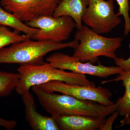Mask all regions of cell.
Here are the masks:
<instances>
[{
    "mask_svg": "<svg viewBox=\"0 0 130 130\" xmlns=\"http://www.w3.org/2000/svg\"><path fill=\"white\" fill-rule=\"evenodd\" d=\"M22 100L25 108V119L34 130H59L55 119L38 113L34 96L29 91L24 93Z\"/></svg>",
    "mask_w": 130,
    "mask_h": 130,
    "instance_id": "10",
    "label": "cell"
},
{
    "mask_svg": "<svg viewBox=\"0 0 130 130\" xmlns=\"http://www.w3.org/2000/svg\"><path fill=\"white\" fill-rule=\"evenodd\" d=\"M120 125L118 127H121L123 126L129 125H130V118L128 117H124V118L121 120L120 121Z\"/></svg>",
    "mask_w": 130,
    "mask_h": 130,
    "instance_id": "21",
    "label": "cell"
},
{
    "mask_svg": "<svg viewBox=\"0 0 130 130\" xmlns=\"http://www.w3.org/2000/svg\"><path fill=\"white\" fill-rule=\"evenodd\" d=\"M20 77L18 73L0 71V97L8 96L15 90Z\"/></svg>",
    "mask_w": 130,
    "mask_h": 130,
    "instance_id": "15",
    "label": "cell"
},
{
    "mask_svg": "<svg viewBox=\"0 0 130 130\" xmlns=\"http://www.w3.org/2000/svg\"><path fill=\"white\" fill-rule=\"evenodd\" d=\"M129 48L130 50V43ZM114 61L117 66L121 68L124 71H130V56L127 59L117 57L114 59Z\"/></svg>",
    "mask_w": 130,
    "mask_h": 130,
    "instance_id": "19",
    "label": "cell"
},
{
    "mask_svg": "<svg viewBox=\"0 0 130 130\" xmlns=\"http://www.w3.org/2000/svg\"><path fill=\"white\" fill-rule=\"evenodd\" d=\"M48 92H58L78 99L92 101L104 106L113 105L110 98L112 94L106 88L95 86L70 84L59 81H52L37 85Z\"/></svg>",
    "mask_w": 130,
    "mask_h": 130,
    "instance_id": "7",
    "label": "cell"
},
{
    "mask_svg": "<svg viewBox=\"0 0 130 130\" xmlns=\"http://www.w3.org/2000/svg\"><path fill=\"white\" fill-rule=\"evenodd\" d=\"M17 70L20 77L15 90L21 95L32 86L55 80L70 84L95 85L85 74L67 72L53 67L48 62L40 65H20Z\"/></svg>",
    "mask_w": 130,
    "mask_h": 130,
    "instance_id": "3",
    "label": "cell"
},
{
    "mask_svg": "<svg viewBox=\"0 0 130 130\" xmlns=\"http://www.w3.org/2000/svg\"><path fill=\"white\" fill-rule=\"evenodd\" d=\"M129 5H130V2L129 3Z\"/></svg>",
    "mask_w": 130,
    "mask_h": 130,
    "instance_id": "22",
    "label": "cell"
},
{
    "mask_svg": "<svg viewBox=\"0 0 130 130\" xmlns=\"http://www.w3.org/2000/svg\"><path fill=\"white\" fill-rule=\"evenodd\" d=\"M47 62L54 67L72 72L88 74L101 78L120 74L124 70L119 67H107L101 64L94 65L89 62H82L73 56L62 53H55L47 58Z\"/></svg>",
    "mask_w": 130,
    "mask_h": 130,
    "instance_id": "8",
    "label": "cell"
},
{
    "mask_svg": "<svg viewBox=\"0 0 130 130\" xmlns=\"http://www.w3.org/2000/svg\"><path fill=\"white\" fill-rule=\"evenodd\" d=\"M122 81L125 90L123 96L120 97L116 102L118 106L117 111L120 116L130 118V71H124L119 74L116 78L103 81L101 83L104 84L112 81Z\"/></svg>",
    "mask_w": 130,
    "mask_h": 130,
    "instance_id": "13",
    "label": "cell"
},
{
    "mask_svg": "<svg viewBox=\"0 0 130 130\" xmlns=\"http://www.w3.org/2000/svg\"><path fill=\"white\" fill-rule=\"evenodd\" d=\"M89 0H61L53 16H68L73 20L77 30L83 27V18L86 13Z\"/></svg>",
    "mask_w": 130,
    "mask_h": 130,
    "instance_id": "12",
    "label": "cell"
},
{
    "mask_svg": "<svg viewBox=\"0 0 130 130\" xmlns=\"http://www.w3.org/2000/svg\"><path fill=\"white\" fill-rule=\"evenodd\" d=\"M28 35H20L12 31L6 26L0 25V50L8 45L30 39Z\"/></svg>",
    "mask_w": 130,
    "mask_h": 130,
    "instance_id": "16",
    "label": "cell"
},
{
    "mask_svg": "<svg viewBox=\"0 0 130 130\" xmlns=\"http://www.w3.org/2000/svg\"><path fill=\"white\" fill-rule=\"evenodd\" d=\"M17 125V122L12 120L5 119L0 118V127H3L7 130L14 129Z\"/></svg>",
    "mask_w": 130,
    "mask_h": 130,
    "instance_id": "20",
    "label": "cell"
},
{
    "mask_svg": "<svg viewBox=\"0 0 130 130\" xmlns=\"http://www.w3.org/2000/svg\"><path fill=\"white\" fill-rule=\"evenodd\" d=\"M119 115L118 112L116 111L111 114L109 118L107 119L105 123L99 129V130H111L112 129L113 124L115 120Z\"/></svg>",
    "mask_w": 130,
    "mask_h": 130,
    "instance_id": "18",
    "label": "cell"
},
{
    "mask_svg": "<svg viewBox=\"0 0 130 130\" xmlns=\"http://www.w3.org/2000/svg\"><path fill=\"white\" fill-rule=\"evenodd\" d=\"M61 0H1L5 10L16 15L23 22L43 16L53 15Z\"/></svg>",
    "mask_w": 130,
    "mask_h": 130,
    "instance_id": "9",
    "label": "cell"
},
{
    "mask_svg": "<svg viewBox=\"0 0 130 130\" xmlns=\"http://www.w3.org/2000/svg\"><path fill=\"white\" fill-rule=\"evenodd\" d=\"M26 24L38 29L36 35L31 38L56 43L68 40L74 28H76L73 20L68 16H43Z\"/></svg>",
    "mask_w": 130,
    "mask_h": 130,
    "instance_id": "5",
    "label": "cell"
},
{
    "mask_svg": "<svg viewBox=\"0 0 130 130\" xmlns=\"http://www.w3.org/2000/svg\"><path fill=\"white\" fill-rule=\"evenodd\" d=\"M31 88L42 106L54 119L66 115L106 117L118 108L116 103L111 106H104L92 101L46 91L37 85Z\"/></svg>",
    "mask_w": 130,
    "mask_h": 130,
    "instance_id": "1",
    "label": "cell"
},
{
    "mask_svg": "<svg viewBox=\"0 0 130 130\" xmlns=\"http://www.w3.org/2000/svg\"><path fill=\"white\" fill-rule=\"evenodd\" d=\"M79 42L56 43L30 39L11 44L0 50V64L40 65L45 63V55L51 51L66 48H74Z\"/></svg>",
    "mask_w": 130,
    "mask_h": 130,
    "instance_id": "2",
    "label": "cell"
},
{
    "mask_svg": "<svg viewBox=\"0 0 130 130\" xmlns=\"http://www.w3.org/2000/svg\"><path fill=\"white\" fill-rule=\"evenodd\" d=\"M119 6L118 11L116 15H122L125 21L124 34L128 35L130 31V17L129 14V2L128 0H116Z\"/></svg>",
    "mask_w": 130,
    "mask_h": 130,
    "instance_id": "17",
    "label": "cell"
},
{
    "mask_svg": "<svg viewBox=\"0 0 130 130\" xmlns=\"http://www.w3.org/2000/svg\"><path fill=\"white\" fill-rule=\"evenodd\" d=\"M74 39L79 42L74 48V58L82 62L94 64L98 57L105 56L115 59L116 52L121 46L122 38H108L102 36L92 30L88 26L83 25L77 30Z\"/></svg>",
    "mask_w": 130,
    "mask_h": 130,
    "instance_id": "4",
    "label": "cell"
},
{
    "mask_svg": "<svg viewBox=\"0 0 130 130\" xmlns=\"http://www.w3.org/2000/svg\"><path fill=\"white\" fill-rule=\"evenodd\" d=\"M0 25L9 27L15 31L24 32L32 37L38 31L37 28L30 27L24 24L15 14L0 7Z\"/></svg>",
    "mask_w": 130,
    "mask_h": 130,
    "instance_id": "14",
    "label": "cell"
},
{
    "mask_svg": "<svg viewBox=\"0 0 130 130\" xmlns=\"http://www.w3.org/2000/svg\"><path fill=\"white\" fill-rule=\"evenodd\" d=\"M106 117L66 115L54 119L59 130H99Z\"/></svg>",
    "mask_w": 130,
    "mask_h": 130,
    "instance_id": "11",
    "label": "cell"
},
{
    "mask_svg": "<svg viewBox=\"0 0 130 130\" xmlns=\"http://www.w3.org/2000/svg\"><path fill=\"white\" fill-rule=\"evenodd\" d=\"M113 0H89V5L83 21L99 34H106L121 23L114 10Z\"/></svg>",
    "mask_w": 130,
    "mask_h": 130,
    "instance_id": "6",
    "label": "cell"
}]
</instances>
